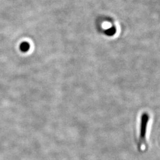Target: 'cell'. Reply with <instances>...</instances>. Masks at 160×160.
Wrapping results in <instances>:
<instances>
[{
    "label": "cell",
    "mask_w": 160,
    "mask_h": 160,
    "mask_svg": "<svg viewBox=\"0 0 160 160\" xmlns=\"http://www.w3.org/2000/svg\"><path fill=\"white\" fill-rule=\"evenodd\" d=\"M149 120V115L147 113H143L141 116L140 134H139V147L145 143L146 139V133L147 125Z\"/></svg>",
    "instance_id": "6da1fadb"
},
{
    "label": "cell",
    "mask_w": 160,
    "mask_h": 160,
    "mask_svg": "<svg viewBox=\"0 0 160 160\" xmlns=\"http://www.w3.org/2000/svg\"><path fill=\"white\" fill-rule=\"evenodd\" d=\"M29 48V45L27 43H23V44L21 45V49L23 51H27Z\"/></svg>",
    "instance_id": "7a4b0ae2"
}]
</instances>
